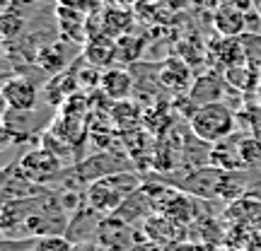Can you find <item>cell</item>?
Returning <instances> with one entry per match:
<instances>
[{"label": "cell", "instance_id": "obj_1", "mask_svg": "<svg viewBox=\"0 0 261 251\" xmlns=\"http://www.w3.org/2000/svg\"><path fill=\"white\" fill-rule=\"evenodd\" d=\"M143 186L140 179L133 172H119L92 181L85 191V205L102 215H114L123 205L130 193H136Z\"/></svg>", "mask_w": 261, "mask_h": 251}, {"label": "cell", "instance_id": "obj_2", "mask_svg": "<svg viewBox=\"0 0 261 251\" xmlns=\"http://www.w3.org/2000/svg\"><path fill=\"white\" fill-rule=\"evenodd\" d=\"M234 111L227 106L225 102H213V104H203L194 109V114L189 116V126H191V133H194L198 140L203 143H220L227 135L234 133Z\"/></svg>", "mask_w": 261, "mask_h": 251}, {"label": "cell", "instance_id": "obj_3", "mask_svg": "<svg viewBox=\"0 0 261 251\" xmlns=\"http://www.w3.org/2000/svg\"><path fill=\"white\" fill-rule=\"evenodd\" d=\"M17 167L22 169L24 177L32 179V181L39 184V186H48L51 181H56V179L63 177V164H61V159H58L54 152H48L46 148L27 152L22 159H17Z\"/></svg>", "mask_w": 261, "mask_h": 251}, {"label": "cell", "instance_id": "obj_4", "mask_svg": "<svg viewBox=\"0 0 261 251\" xmlns=\"http://www.w3.org/2000/svg\"><path fill=\"white\" fill-rule=\"evenodd\" d=\"M225 177H227V172L220 167H213V164L211 167H196L194 172H189L187 177L179 181L177 186L179 191L196 196V198H220Z\"/></svg>", "mask_w": 261, "mask_h": 251}, {"label": "cell", "instance_id": "obj_5", "mask_svg": "<svg viewBox=\"0 0 261 251\" xmlns=\"http://www.w3.org/2000/svg\"><path fill=\"white\" fill-rule=\"evenodd\" d=\"M3 102L15 111H34L39 104V87L29 77H10L3 85Z\"/></svg>", "mask_w": 261, "mask_h": 251}, {"label": "cell", "instance_id": "obj_6", "mask_svg": "<svg viewBox=\"0 0 261 251\" xmlns=\"http://www.w3.org/2000/svg\"><path fill=\"white\" fill-rule=\"evenodd\" d=\"M126 167H128L126 159H119L116 155H112V152H99V155H92V157L83 159L80 164H75V172H77L75 177L90 186L97 179L109 177V174H119V172H123Z\"/></svg>", "mask_w": 261, "mask_h": 251}, {"label": "cell", "instance_id": "obj_7", "mask_svg": "<svg viewBox=\"0 0 261 251\" xmlns=\"http://www.w3.org/2000/svg\"><path fill=\"white\" fill-rule=\"evenodd\" d=\"M225 77L215 73H205L201 77H194V85L189 90L187 99L194 104V109L203 106V104H213V102H223V94H225Z\"/></svg>", "mask_w": 261, "mask_h": 251}, {"label": "cell", "instance_id": "obj_8", "mask_svg": "<svg viewBox=\"0 0 261 251\" xmlns=\"http://www.w3.org/2000/svg\"><path fill=\"white\" fill-rule=\"evenodd\" d=\"M160 85H165L167 90L172 92H181V90H191V70H189V65L184 61H179V58H172L167 63L160 68Z\"/></svg>", "mask_w": 261, "mask_h": 251}, {"label": "cell", "instance_id": "obj_9", "mask_svg": "<svg viewBox=\"0 0 261 251\" xmlns=\"http://www.w3.org/2000/svg\"><path fill=\"white\" fill-rule=\"evenodd\" d=\"M102 92L109 97V99H126L130 94V87H133V80H130V75L126 70H107L102 75Z\"/></svg>", "mask_w": 261, "mask_h": 251}, {"label": "cell", "instance_id": "obj_10", "mask_svg": "<svg viewBox=\"0 0 261 251\" xmlns=\"http://www.w3.org/2000/svg\"><path fill=\"white\" fill-rule=\"evenodd\" d=\"M254 70L249 65H230V68H225V82L234 87V90H240V92H249V90H256L259 82H256V77H254Z\"/></svg>", "mask_w": 261, "mask_h": 251}, {"label": "cell", "instance_id": "obj_11", "mask_svg": "<svg viewBox=\"0 0 261 251\" xmlns=\"http://www.w3.org/2000/svg\"><path fill=\"white\" fill-rule=\"evenodd\" d=\"M242 12L234 8H223L218 15H215V27L223 32L225 37H234V34H240L242 32Z\"/></svg>", "mask_w": 261, "mask_h": 251}, {"label": "cell", "instance_id": "obj_12", "mask_svg": "<svg viewBox=\"0 0 261 251\" xmlns=\"http://www.w3.org/2000/svg\"><path fill=\"white\" fill-rule=\"evenodd\" d=\"M73 249L75 244L65 234H51V237L37 239V251H73Z\"/></svg>", "mask_w": 261, "mask_h": 251}, {"label": "cell", "instance_id": "obj_13", "mask_svg": "<svg viewBox=\"0 0 261 251\" xmlns=\"http://www.w3.org/2000/svg\"><path fill=\"white\" fill-rule=\"evenodd\" d=\"M240 41H242V51H244V61H256L261 68V37H256V34H252V37H240Z\"/></svg>", "mask_w": 261, "mask_h": 251}, {"label": "cell", "instance_id": "obj_14", "mask_svg": "<svg viewBox=\"0 0 261 251\" xmlns=\"http://www.w3.org/2000/svg\"><path fill=\"white\" fill-rule=\"evenodd\" d=\"M73 251H107L99 242H85V244H75Z\"/></svg>", "mask_w": 261, "mask_h": 251}, {"label": "cell", "instance_id": "obj_15", "mask_svg": "<svg viewBox=\"0 0 261 251\" xmlns=\"http://www.w3.org/2000/svg\"><path fill=\"white\" fill-rule=\"evenodd\" d=\"M256 104H259V109H261V82H259V87H256Z\"/></svg>", "mask_w": 261, "mask_h": 251}, {"label": "cell", "instance_id": "obj_16", "mask_svg": "<svg viewBox=\"0 0 261 251\" xmlns=\"http://www.w3.org/2000/svg\"><path fill=\"white\" fill-rule=\"evenodd\" d=\"M259 75H261V68H259Z\"/></svg>", "mask_w": 261, "mask_h": 251}]
</instances>
